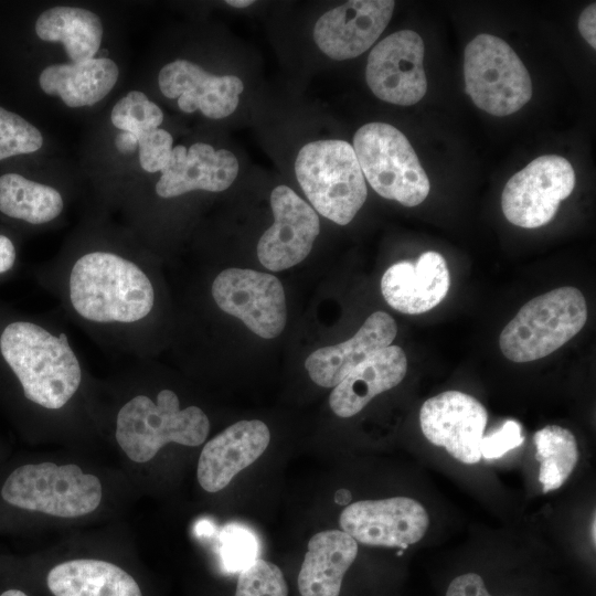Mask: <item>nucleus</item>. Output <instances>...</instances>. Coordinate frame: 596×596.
I'll return each mask as SVG.
<instances>
[{
  "mask_svg": "<svg viewBox=\"0 0 596 596\" xmlns=\"http://www.w3.org/2000/svg\"><path fill=\"white\" fill-rule=\"evenodd\" d=\"M394 7L392 0L348 1L319 18L313 30L315 41L333 60L356 57L384 31Z\"/></svg>",
  "mask_w": 596,
  "mask_h": 596,
  "instance_id": "15",
  "label": "nucleus"
},
{
  "mask_svg": "<svg viewBox=\"0 0 596 596\" xmlns=\"http://www.w3.org/2000/svg\"><path fill=\"white\" fill-rule=\"evenodd\" d=\"M119 75L116 63L107 57L77 63L54 64L40 76V87L60 96L68 107L91 106L102 100L115 86Z\"/></svg>",
  "mask_w": 596,
  "mask_h": 596,
  "instance_id": "23",
  "label": "nucleus"
},
{
  "mask_svg": "<svg viewBox=\"0 0 596 596\" xmlns=\"http://www.w3.org/2000/svg\"><path fill=\"white\" fill-rule=\"evenodd\" d=\"M46 583L54 596H142L131 575L100 560L57 564L49 572Z\"/></svg>",
  "mask_w": 596,
  "mask_h": 596,
  "instance_id": "24",
  "label": "nucleus"
},
{
  "mask_svg": "<svg viewBox=\"0 0 596 596\" xmlns=\"http://www.w3.org/2000/svg\"><path fill=\"white\" fill-rule=\"evenodd\" d=\"M158 84L166 97L178 98V106L184 113L200 110L212 119L230 116L244 88L237 76H215L187 60L164 65L159 72Z\"/></svg>",
  "mask_w": 596,
  "mask_h": 596,
  "instance_id": "16",
  "label": "nucleus"
},
{
  "mask_svg": "<svg viewBox=\"0 0 596 596\" xmlns=\"http://www.w3.org/2000/svg\"><path fill=\"white\" fill-rule=\"evenodd\" d=\"M521 425L513 419L504 422L497 430L482 437L480 443L481 457L498 459L511 449L523 444Z\"/></svg>",
  "mask_w": 596,
  "mask_h": 596,
  "instance_id": "33",
  "label": "nucleus"
},
{
  "mask_svg": "<svg viewBox=\"0 0 596 596\" xmlns=\"http://www.w3.org/2000/svg\"><path fill=\"white\" fill-rule=\"evenodd\" d=\"M587 306L575 287H561L521 307L503 328L499 347L512 362L542 359L560 349L584 327Z\"/></svg>",
  "mask_w": 596,
  "mask_h": 596,
  "instance_id": "5",
  "label": "nucleus"
},
{
  "mask_svg": "<svg viewBox=\"0 0 596 596\" xmlns=\"http://www.w3.org/2000/svg\"><path fill=\"white\" fill-rule=\"evenodd\" d=\"M424 42L418 33H392L372 49L365 70L369 87L380 99L401 106L419 102L427 91Z\"/></svg>",
  "mask_w": 596,
  "mask_h": 596,
  "instance_id": "11",
  "label": "nucleus"
},
{
  "mask_svg": "<svg viewBox=\"0 0 596 596\" xmlns=\"http://www.w3.org/2000/svg\"><path fill=\"white\" fill-rule=\"evenodd\" d=\"M269 440V429L262 421L231 425L203 447L198 462L199 483L207 492L222 490L265 451Z\"/></svg>",
  "mask_w": 596,
  "mask_h": 596,
  "instance_id": "18",
  "label": "nucleus"
},
{
  "mask_svg": "<svg viewBox=\"0 0 596 596\" xmlns=\"http://www.w3.org/2000/svg\"><path fill=\"white\" fill-rule=\"evenodd\" d=\"M0 351L24 396L42 407H63L79 387L81 365L65 333L56 337L32 322H12L1 333Z\"/></svg>",
  "mask_w": 596,
  "mask_h": 596,
  "instance_id": "2",
  "label": "nucleus"
},
{
  "mask_svg": "<svg viewBox=\"0 0 596 596\" xmlns=\"http://www.w3.org/2000/svg\"><path fill=\"white\" fill-rule=\"evenodd\" d=\"M15 249L10 238L0 235V274L8 272L14 264Z\"/></svg>",
  "mask_w": 596,
  "mask_h": 596,
  "instance_id": "36",
  "label": "nucleus"
},
{
  "mask_svg": "<svg viewBox=\"0 0 596 596\" xmlns=\"http://www.w3.org/2000/svg\"><path fill=\"white\" fill-rule=\"evenodd\" d=\"M156 192L161 198H173L193 190L221 192L235 180L238 172L236 157L228 150H214L198 142L189 149L179 145L172 148Z\"/></svg>",
  "mask_w": 596,
  "mask_h": 596,
  "instance_id": "17",
  "label": "nucleus"
},
{
  "mask_svg": "<svg viewBox=\"0 0 596 596\" xmlns=\"http://www.w3.org/2000/svg\"><path fill=\"white\" fill-rule=\"evenodd\" d=\"M63 206L62 195L52 187L18 173L0 177V211L10 217L43 224L57 217Z\"/></svg>",
  "mask_w": 596,
  "mask_h": 596,
  "instance_id": "26",
  "label": "nucleus"
},
{
  "mask_svg": "<svg viewBox=\"0 0 596 596\" xmlns=\"http://www.w3.org/2000/svg\"><path fill=\"white\" fill-rule=\"evenodd\" d=\"M256 541L251 532L243 528L233 526L222 535V556L230 571H242L255 558Z\"/></svg>",
  "mask_w": 596,
  "mask_h": 596,
  "instance_id": "31",
  "label": "nucleus"
},
{
  "mask_svg": "<svg viewBox=\"0 0 596 596\" xmlns=\"http://www.w3.org/2000/svg\"><path fill=\"white\" fill-rule=\"evenodd\" d=\"M227 4L235 8H245L254 3L253 0H227Z\"/></svg>",
  "mask_w": 596,
  "mask_h": 596,
  "instance_id": "39",
  "label": "nucleus"
},
{
  "mask_svg": "<svg viewBox=\"0 0 596 596\" xmlns=\"http://www.w3.org/2000/svg\"><path fill=\"white\" fill-rule=\"evenodd\" d=\"M209 430V418L201 408L180 409L177 394L162 390L156 403L146 395H137L119 409L116 440L132 461L146 462L168 443L201 445Z\"/></svg>",
  "mask_w": 596,
  "mask_h": 596,
  "instance_id": "3",
  "label": "nucleus"
},
{
  "mask_svg": "<svg viewBox=\"0 0 596 596\" xmlns=\"http://www.w3.org/2000/svg\"><path fill=\"white\" fill-rule=\"evenodd\" d=\"M356 554V541L342 530L315 534L298 574L301 596H339L343 576Z\"/></svg>",
  "mask_w": 596,
  "mask_h": 596,
  "instance_id": "22",
  "label": "nucleus"
},
{
  "mask_svg": "<svg viewBox=\"0 0 596 596\" xmlns=\"http://www.w3.org/2000/svg\"><path fill=\"white\" fill-rule=\"evenodd\" d=\"M334 500L338 504H345L351 501V493L345 489L338 490Z\"/></svg>",
  "mask_w": 596,
  "mask_h": 596,
  "instance_id": "38",
  "label": "nucleus"
},
{
  "mask_svg": "<svg viewBox=\"0 0 596 596\" xmlns=\"http://www.w3.org/2000/svg\"><path fill=\"white\" fill-rule=\"evenodd\" d=\"M539 481L543 492L558 489L570 477L578 460L575 436L566 428L549 425L533 436Z\"/></svg>",
  "mask_w": 596,
  "mask_h": 596,
  "instance_id": "27",
  "label": "nucleus"
},
{
  "mask_svg": "<svg viewBox=\"0 0 596 596\" xmlns=\"http://www.w3.org/2000/svg\"><path fill=\"white\" fill-rule=\"evenodd\" d=\"M115 146L121 153L134 152L138 147L137 137L128 131H123L115 138Z\"/></svg>",
  "mask_w": 596,
  "mask_h": 596,
  "instance_id": "37",
  "label": "nucleus"
},
{
  "mask_svg": "<svg viewBox=\"0 0 596 596\" xmlns=\"http://www.w3.org/2000/svg\"><path fill=\"white\" fill-rule=\"evenodd\" d=\"M449 286L446 260L434 251L423 253L415 263L392 265L381 279V291L386 302L406 315L429 311L446 297Z\"/></svg>",
  "mask_w": 596,
  "mask_h": 596,
  "instance_id": "19",
  "label": "nucleus"
},
{
  "mask_svg": "<svg viewBox=\"0 0 596 596\" xmlns=\"http://www.w3.org/2000/svg\"><path fill=\"white\" fill-rule=\"evenodd\" d=\"M466 93L480 109L508 116L532 96L530 74L512 47L498 36L479 34L465 50Z\"/></svg>",
  "mask_w": 596,
  "mask_h": 596,
  "instance_id": "8",
  "label": "nucleus"
},
{
  "mask_svg": "<svg viewBox=\"0 0 596 596\" xmlns=\"http://www.w3.org/2000/svg\"><path fill=\"white\" fill-rule=\"evenodd\" d=\"M446 596H491L485 587L483 579L476 573H467L454 578Z\"/></svg>",
  "mask_w": 596,
  "mask_h": 596,
  "instance_id": "34",
  "label": "nucleus"
},
{
  "mask_svg": "<svg viewBox=\"0 0 596 596\" xmlns=\"http://www.w3.org/2000/svg\"><path fill=\"white\" fill-rule=\"evenodd\" d=\"M488 421L485 406L473 396L446 391L424 402L419 423L424 436L464 464L480 461V443Z\"/></svg>",
  "mask_w": 596,
  "mask_h": 596,
  "instance_id": "13",
  "label": "nucleus"
},
{
  "mask_svg": "<svg viewBox=\"0 0 596 596\" xmlns=\"http://www.w3.org/2000/svg\"><path fill=\"white\" fill-rule=\"evenodd\" d=\"M273 225L260 236L257 256L267 269L279 272L302 262L320 230L315 210L286 185L270 194Z\"/></svg>",
  "mask_w": 596,
  "mask_h": 596,
  "instance_id": "14",
  "label": "nucleus"
},
{
  "mask_svg": "<svg viewBox=\"0 0 596 596\" xmlns=\"http://www.w3.org/2000/svg\"><path fill=\"white\" fill-rule=\"evenodd\" d=\"M593 542L595 543V519L593 521Z\"/></svg>",
  "mask_w": 596,
  "mask_h": 596,
  "instance_id": "41",
  "label": "nucleus"
},
{
  "mask_svg": "<svg viewBox=\"0 0 596 596\" xmlns=\"http://www.w3.org/2000/svg\"><path fill=\"white\" fill-rule=\"evenodd\" d=\"M339 524L360 543L407 549L425 535L429 517L418 501L393 497L349 504L341 512Z\"/></svg>",
  "mask_w": 596,
  "mask_h": 596,
  "instance_id": "12",
  "label": "nucleus"
},
{
  "mask_svg": "<svg viewBox=\"0 0 596 596\" xmlns=\"http://www.w3.org/2000/svg\"><path fill=\"white\" fill-rule=\"evenodd\" d=\"M353 150L363 177L381 196L416 206L428 195V177L407 138L395 127L370 123L354 135Z\"/></svg>",
  "mask_w": 596,
  "mask_h": 596,
  "instance_id": "6",
  "label": "nucleus"
},
{
  "mask_svg": "<svg viewBox=\"0 0 596 596\" xmlns=\"http://www.w3.org/2000/svg\"><path fill=\"white\" fill-rule=\"evenodd\" d=\"M38 36L61 42L72 62L94 58L103 38L99 17L86 9L57 6L40 14L35 22Z\"/></svg>",
  "mask_w": 596,
  "mask_h": 596,
  "instance_id": "25",
  "label": "nucleus"
},
{
  "mask_svg": "<svg viewBox=\"0 0 596 596\" xmlns=\"http://www.w3.org/2000/svg\"><path fill=\"white\" fill-rule=\"evenodd\" d=\"M574 187L575 172L565 158L541 156L509 179L502 191V212L517 226L540 227L554 217Z\"/></svg>",
  "mask_w": 596,
  "mask_h": 596,
  "instance_id": "9",
  "label": "nucleus"
},
{
  "mask_svg": "<svg viewBox=\"0 0 596 596\" xmlns=\"http://www.w3.org/2000/svg\"><path fill=\"white\" fill-rule=\"evenodd\" d=\"M0 596H28V595L19 589H8L3 592Z\"/></svg>",
  "mask_w": 596,
  "mask_h": 596,
  "instance_id": "40",
  "label": "nucleus"
},
{
  "mask_svg": "<svg viewBox=\"0 0 596 596\" xmlns=\"http://www.w3.org/2000/svg\"><path fill=\"white\" fill-rule=\"evenodd\" d=\"M136 137L141 168L147 172L161 171L170 158L172 136L167 130L157 128Z\"/></svg>",
  "mask_w": 596,
  "mask_h": 596,
  "instance_id": "32",
  "label": "nucleus"
},
{
  "mask_svg": "<svg viewBox=\"0 0 596 596\" xmlns=\"http://www.w3.org/2000/svg\"><path fill=\"white\" fill-rule=\"evenodd\" d=\"M212 296L224 312L241 319L265 339H273L285 328L287 311L284 288L270 274L228 268L212 284Z\"/></svg>",
  "mask_w": 596,
  "mask_h": 596,
  "instance_id": "10",
  "label": "nucleus"
},
{
  "mask_svg": "<svg viewBox=\"0 0 596 596\" xmlns=\"http://www.w3.org/2000/svg\"><path fill=\"white\" fill-rule=\"evenodd\" d=\"M396 333L389 313L373 312L351 339L312 352L305 362L308 374L316 384L334 387L360 363L391 345Z\"/></svg>",
  "mask_w": 596,
  "mask_h": 596,
  "instance_id": "20",
  "label": "nucleus"
},
{
  "mask_svg": "<svg viewBox=\"0 0 596 596\" xmlns=\"http://www.w3.org/2000/svg\"><path fill=\"white\" fill-rule=\"evenodd\" d=\"M40 130L15 113L0 107V160L42 147Z\"/></svg>",
  "mask_w": 596,
  "mask_h": 596,
  "instance_id": "29",
  "label": "nucleus"
},
{
  "mask_svg": "<svg viewBox=\"0 0 596 596\" xmlns=\"http://www.w3.org/2000/svg\"><path fill=\"white\" fill-rule=\"evenodd\" d=\"M295 171L313 207L339 225L352 221L366 199V184L350 143L318 140L298 152Z\"/></svg>",
  "mask_w": 596,
  "mask_h": 596,
  "instance_id": "4",
  "label": "nucleus"
},
{
  "mask_svg": "<svg viewBox=\"0 0 596 596\" xmlns=\"http://www.w3.org/2000/svg\"><path fill=\"white\" fill-rule=\"evenodd\" d=\"M110 119L118 129L137 136L157 129L163 114L142 92L131 91L115 104Z\"/></svg>",
  "mask_w": 596,
  "mask_h": 596,
  "instance_id": "28",
  "label": "nucleus"
},
{
  "mask_svg": "<svg viewBox=\"0 0 596 596\" xmlns=\"http://www.w3.org/2000/svg\"><path fill=\"white\" fill-rule=\"evenodd\" d=\"M1 496L21 509L75 518L96 510L102 500V483L77 465L30 464L8 477Z\"/></svg>",
  "mask_w": 596,
  "mask_h": 596,
  "instance_id": "7",
  "label": "nucleus"
},
{
  "mask_svg": "<svg viewBox=\"0 0 596 596\" xmlns=\"http://www.w3.org/2000/svg\"><path fill=\"white\" fill-rule=\"evenodd\" d=\"M288 588L280 568L256 558L244 567L237 578L235 596H287Z\"/></svg>",
  "mask_w": 596,
  "mask_h": 596,
  "instance_id": "30",
  "label": "nucleus"
},
{
  "mask_svg": "<svg viewBox=\"0 0 596 596\" xmlns=\"http://www.w3.org/2000/svg\"><path fill=\"white\" fill-rule=\"evenodd\" d=\"M407 371L402 348L389 345L354 368L329 397L332 412L340 417L358 414L374 396L398 385Z\"/></svg>",
  "mask_w": 596,
  "mask_h": 596,
  "instance_id": "21",
  "label": "nucleus"
},
{
  "mask_svg": "<svg viewBox=\"0 0 596 596\" xmlns=\"http://www.w3.org/2000/svg\"><path fill=\"white\" fill-rule=\"evenodd\" d=\"M595 17L596 6L595 3H593L586 7V9L581 13L578 19L579 33L594 49L596 47Z\"/></svg>",
  "mask_w": 596,
  "mask_h": 596,
  "instance_id": "35",
  "label": "nucleus"
},
{
  "mask_svg": "<svg viewBox=\"0 0 596 596\" xmlns=\"http://www.w3.org/2000/svg\"><path fill=\"white\" fill-rule=\"evenodd\" d=\"M68 288L75 311L99 323L139 321L155 304L153 287L143 270L108 252L79 257L71 270Z\"/></svg>",
  "mask_w": 596,
  "mask_h": 596,
  "instance_id": "1",
  "label": "nucleus"
}]
</instances>
